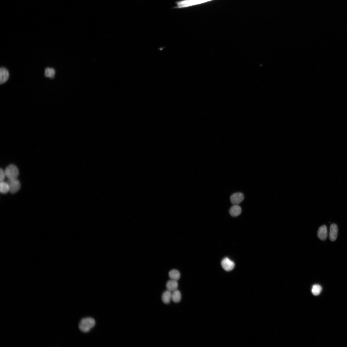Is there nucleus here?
<instances>
[{"instance_id": "f257e3e1", "label": "nucleus", "mask_w": 347, "mask_h": 347, "mask_svg": "<svg viewBox=\"0 0 347 347\" xmlns=\"http://www.w3.org/2000/svg\"><path fill=\"white\" fill-rule=\"evenodd\" d=\"M96 322L92 318L88 317L83 319L79 325V329L82 332H89L95 326Z\"/></svg>"}, {"instance_id": "f03ea898", "label": "nucleus", "mask_w": 347, "mask_h": 347, "mask_svg": "<svg viewBox=\"0 0 347 347\" xmlns=\"http://www.w3.org/2000/svg\"><path fill=\"white\" fill-rule=\"evenodd\" d=\"M212 0H183L176 3L178 8H186L211 1Z\"/></svg>"}, {"instance_id": "7ed1b4c3", "label": "nucleus", "mask_w": 347, "mask_h": 347, "mask_svg": "<svg viewBox=\"0 0 347 347\" xmlns=\"http://www.w3.org/2000/svg\"><path fill=\"white\" fill-rule=\"evenodd\" d=\"M6 176L8 179H16L19 175V169L14 165H10L4 170Z\"/></svg>"}, {"instance_id": "20e7f679", "label": "nucleus", "mask_w": 347, "mask_h": 347, "mask_svg": "<svg viewBox=\"0 0 347 347\" xmlns=\"http://www.w3.org/2000/svg\"><path fill=\"white\" fill-rule=\"evenodd\" d=\"M9 185V191L12 193H14L19 191L21 188L20 181L17 179H8L6 182Z\"/></svg>"}, {"instance_id": "39448f33", "label": "nucleus", "mask_w": 347, "mask_h": 347, "mask_svg": "<svg viewBox=\"0 0 347 347\" xmlns=\"http://www.w3.org/2000/svg\"><path fill=\"white\" fill-rule=\"evenodd\" d=\"M244 195L241 193H233L230 197V202L233 205L239 204L244 200Z\"/></svg>"}, {"instance_id": "423d86ee", "label": "nucleus", "mask_w": 347, "mask_h": 347, "mask_svg": "<svg viewBox=\"0 0 347 347\" xmlns=\"http://www.w3.org/2000/svg\"><path fill=\"white\" fill-rule=\"evenodd\" d=\"M221 264L223 268L227 271L232 270L235 266L233 262L227 258H225L222 260Z\"/></svg>"}, {"instance_id": "0eeeda50", "label": "nucleus", "mask_w": 347, "mask_h": 347, "mask_svg": "<svg viewBox=\"0 0 347 347\" xmlns=\"http://www.w3.org/2000/svg\"><path fill=\"white\" fill-rule=\"evenodd\" d=\"M338 230V227L336 224H332L331 225L330 233V239L331 241H334L336 240Z\"/></svg>"}, {"instance_id": "6e6552de", "label": "nucleus", "mask_w": 347, "mask_h": 347, "mask_svg": "<svg viewBox=\"0 0 347 347\" xmlns=\"http://www.w3.org/2000/svg\"><path fill=\"white\" fill-rule=\"evenodd\" d=\"M242 212L241 207L238 204L234 205L230 208L229 213L231 216L237 217L240 215Z\"/></svg>"}, {"instance_id": "1a4fd4ad", "label": "nucleus", "mask_w": 347, "mask_h": 347, "mask_svg": "<svg viewBox=\"0 0 347 347\" xmlns=\"http://www.w3.org/2000/svg\"><path fill=\"white\" fill-rule=\"evenodd\" d=\"M9 76V73L7 70L5 68H1L0 69V83L1 84L6 82Z\"/></svg>"}, {"instance_id": "9d476101", "label": "nucleus", "mask_w": 347, "mask_h": 347, "mask_svg": "<svg viewBox=\"0 0 347 347\" xmlns=\"http://www.w3.org/2000/svg\"><path fill=\"white\" fill-rule=\"evenodd\" d=\"M319 238L322 240H325L327 236V231L326 225H323L320 227L318 232Z\"/></svg>"}, {"instance_id": "9b49d317", "label": "nucleus", "mask_w": 347, "mask_h": 347, "mask_svg": "<svg viewBox=\"0 0 347 347\" xmlns=\"http://www.w3.org/2000/svg\"><path fill=\"white\" fill-rule=\"evenodd\" d=\"M166 287L168 290L172 292L177 289L178 283L177 281L171 279L167 282Z\"/></svg>"}, {"instance_id": "f8f14e48", "label": "nucleus", "mask_w": 347, "mask_h": 347, "mask_svg": "<svg viewBox=\"0 0 347 347\" xmlns=\"http://www.w3.org/2000/svg\"><path fill=\"white\" fill-rule=\"evenodd\" d=\"M172 300V292L168 290L164 292L162 296L163 302L165 304H169Z\"/></svg>"}, {"instance_id": "ddd939ff", "label": "nucleus", "mask_w": 347, "mask_h": 347, "mask_svg": "<svg viewBox=\"0 0 347 347\" xmlns=\"http://www.w3.org/2000/svg\"><path fill=\"white\" fill-rule=\"evenodd\" d=\"M169 277L171 279L178 281L181 277L180 272L177 270L173 269L170 271L168 273Z\"/></svg>"}, {"instance_id": "4468645a", "label": "nucleus", "mask_w": 347, "mask_h": 347, "mask_svg": "<svg viewBox=\"0 0 347 347\" xmlns=\"http://www.w3.org/2000/svg\"><path fill=\"white\" fill-rule=\"evenodd\" d=\"M181 299V295L180 291L176 290L172 292V300L176 303L179 302Z\"/></svg>"}, {"instance_id": "2eb2a0df", "label": "nucleus", "mask_w": 347, "mask_h": 347, "mask_svg": "<svg viewBox=\"0 0 347 347\" xmlns=\"http://www.w3.org/2000/svg\"><path fill=\"white\" fill-rule=\"evenodd\" d=\"M9 191V188L7 182L4 181L1 182L0 184V191L3 194L7 193Z\"/></svg>"}, {"instance_id": "dca6fc26", "label": "nucleus", "mask_w": 347, "mask_h": 347, "mask_svg": "<svg viewBox=\"0 0 347 347\" xmlns=\"http://www.w3.org/2000/svg\"><path fill=\"white\" fill-rule=\"evenodd\" d=\"M55 73L56 71L54 69L47 68L45 69V75L46 77L52 79L54 78Z\"/></svg>"}, {"instance_id": "f3484780", "label": "nucleus", "mask_w": 347, "mask_h": 347, "mask_svg": "<svg viewBox=\"0 0 347 347\" xmlns=\"http://www.w3.org/2000/svg\"><path fill=\"white\" fill-rule=\"evenodd\" d=\"M321 290L322 288L320 285L315 284L313 285L312 291L314 295L317 296L320 293Z\"/></svg>"}, {"instance_id": "a211bd4d", "label": "nucleus", "mask_w": 347, "mask_h": 347, "mask_svg": "<svg viewBox=\"0 0 347 347\" xmlns=\"http://www.w3.org/2000/svg\"><path fill=\"white\" fill-rule=\"evenodd\" d=\"M5 177H6L5 172V171L1 169L0 170V181L1 182L4 181Z\"/></svg>"}]
</instances>
